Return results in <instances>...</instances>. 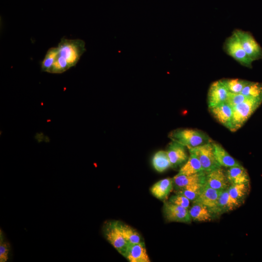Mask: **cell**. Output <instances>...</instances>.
Instances as JSON below:
<instances>
[{"label":"cell","instance_id":"26","mask_svg":"<svg viewBox=\"0 0 262 262\" xmlns=\"http://www.w3.org/2000/svg\"><path fill=\"white\" fill-rule=\"evenodd\" d=\"M57 54V47L51 48L48 50L41 63V68L42 71L50 72L55 62Z\"/></svg>","mask_w":262,"mask_h":262},{"label":"cell","instance_id":"22","mask_svg":"<svg viewBox=\"0 0 262 262\" xmlns=\"http://www.w3.org/2000/svg\"><path fill=\"white\" fill-rule=\"evenodd\" d=\"M203 171L201 164L197 158L193 153L190 155L185 164L180 168L179 173L190 175Z\"/></svg>","mask_w":262,"mask_h":262},{"label":"cell","instance_id":"31","mask_svg":"<svg viewBox=\"0 0 262 262\" xmlns=\"http://www.w3.org/2000/svg\"><path fill=\"white\" fill-rule=\"evenodd\" d=\"M168 201L172 204L188 209L190 200L184 196L176 193V195L170 197Z\"/></svg>","mask_w":262,"mask_h":262},{"label":"cell","instance_id":"19","mask_svg":"<svg viewBox=\"0 0 262 262\" xmlns=\"http://www.w3.org/2000/svg\"><path fill=\"white\" fill-rule=\"evenodd\" d=\"M213 144L215 159L220 166L229 168L241 165L220 145L213 142Z\"/></svg>","mask_w":262,"mask_h":262},{"label":"cell","instance_id":"27","mask_svg":"<svg viewBox=\"0 0 262 262\" xmlns=\"http://www.w3.org/2000/svg\"><path fill=\"white\" fill-rule=\"evenodd\" d=\"M229 92L241 93L244 87L249 81L239 79H228L221 80Z\"/></svg>","mask_w":262,"mask_h":262},{"label":"cell","instance_id":"10","mask_svg":"<svg viewBox=\"0 0 262 262\" xmlns=\"http://www.w3.org/2000/svg\"><path fill=\"white\" fill-rule=\"evenodd\" d=\"M229 91L221 80L212 83L208 94L209 108L225 102Z\"/></svg>","mask_w":262,"mask_h":262},{"label":"cell","instance_id":"20","mask_svg":"<svg viewBox=\"0 0 262 262\" xmlns=\"http://www.w3.org/2000/svg\"><path fill=\"white\" fill-rule=\"evenodd\" d=\"M226 174L230 184L250 182L247 171L241 165L229 167Z\"/></svg>","mask_w":262,"mask_h":262},{"label":"cell","instance_id":"13","mask_svg":"<svg viewBox=\"0 0 262 262\" xmlns=\"http://www.w3.org/2000/svg\"><path fill=\"white\" fill-rule=\"evenodd\" d=\"M206 174V172L204 171L190 175L178 173L172 178L173 187L178 190L194 183H205Z\"/></svg>","mask_w":262,"mask_h":262},{"label":"cell","instance_id":"21","mask_svg":"<svg viewBox=\"0 0 262 262\" xmlns=\"http://www.w3.org/2000/svg\"><path fill=\"white\" fill-rule=\"evenodd\" d=\"M250 189V182H248L230 184L228 191L230 196L241 205L248 196Z\"/></svg>","mask_w":262,"mask_h":262},{"label":"cell","instance_id":"15","mask_svg":"<svg viewBox=\"0 0 262 262\" xmlns=\"http://www.w3.org/2000/svg\"><path fill=\"white\" fill-rule=\"evenodd\" d=\"M189 212L192 220L198 222L210 221L215 216L208 207L196 200L193 201Z\"/></svg>","mask_w":262,"mask_h":262},{"label":"cell","instance_id":"29","mask_svg":"<svg viewBox=\"0 0 262 262\" xmlns=\"http://www.w3.org/2000/svg\"><path fill=\"white\" fill-rule=\"evenodd\" d=\"M10 244L6 239L4 232L0 229V262H6L9 259Z\"/></svg>","mask_w":262,"mask_h":262},{"label":"cell","instance_id":"5","mask_svg":"<svg viewBox=\"0 0 262 262\" xmlns=\"http://www.w3.org/2000/svg\"><path fill=\"white\" fill-rule=\"evenodd\" d=\"M224 49L228 55L241 65L248 68L252 67L253 61L246 52L239 38L234 32L226 40Z\"/></svg>","mask_w":262,"mask_h":262},{"label":"cell","instance_id":"8","mask_svg":"<svg viewBox=\"0 0 262 262\" xmlns=\"http://www.w3.org/2000/svg\"><path fill=\"white\" fill-rule=\"evenodd\" d=\"M163 212L166 219L169 222L190 223L192 219L188 209L165 201L164 204Z\"/></svg>","mask_w":262,"mask_h":262},{"label":"cell","instance_id":"28","mask_svg":"<svg viewBox=\"0 0 262 262\" xmlns=\"http://www.w3.org/2000/svg\"><path fill=\"white\" fill-rule=\"evenodd\" d=\"M241 93L249 97H262V83L249 81Z\"/></svg>","mask_w":262,"mask_h":262},{"label":"cell","instance_id":"9","mask_svg":"<svg viewBox=\"0 0 262 262\" xmlns=\"http://www.w3.org/2000/svg\"><path fill=\"white\" fill-rule=\"evenodd\" d=\"M205 184L220 191L228 189L230 185L226 172L221 166L206 172Z\"/></svg>","mask_w":262,"mask_h":262},{"label":"cell","instance_id":"7","mask_svg":"<svg viewBox=\"0 0 262 262\" xmlns=\"http://www.w3.org/2000/svg\"><path fill=\"white\" fill-rule=\"evenodd\" d=\"M234 32L239 38L246 52L253 61L262 59V48L250 33L241 30H236Z\"/></svg>","mask_w":262,"mask_h":262},{"label":"cell","instance_id":"18","mask_svg":"<svg viewBox=\"0 0 262 262\" xmlns=\"http://www.w3.org/2000/svg\"><path fill=\"white\" fill-rule=\"evenodd\" d=\"M173 188V180L166 178L155 183L150 188L151 194L160 200L166 199Z\"/></svg>","mask_w":262,"mask_h":262},{"label":"cell","instance_id":"3","mask_svg":"<svg viewBox=\"0 0 262 262\" xmlns=\"http://www.w3.org/2000/svg\"><path fill=\"white\" fill-rule=\"evenodd\" d=\"M168 137L172 141L186 147L188 149L212 142L204 132L195 129H177L171 131Z\"/></svg>","mask_w":262,"mask_h":262},{"label":"cell","instance_id":"17","mask_svg":"<svg viewBox=\"0 0 262 262\" xmlns=\"http://www.w3.org/2000/svg\"><path fill=\"white\" fill-rule=\"evenodd\" d=\"M241 206L229 195L228 189L223 191L218 200L215 213L217 215L232 211Z\"/></svg>","mask_w":262,"mask_h":262},{"label":"cell","instance_id":"23","mask_svg":"<svg viewBox=\"0 0 262 262\" xmlns=\"http://www.w3.org/2000/svg\"><path fill=\"white\" fill-rule=\"evenodd\" d=\"M152 164L155 169L162 172L171 167L166 151L160 150L157 152L152 159Z\"/></svg>","mask_w":262,"mask_h":262},{"label":"cell","instance_id":"12","mask_svg":"<svg viewBox=\"0 0 262 262\" xmlns=\"http://www.w3.org/2000/svg\"><path fill=\"white\" fill-rule=\"evenodd\" d=\"M222 192L213 189L204 183L198 197L195 200L208 207L216 215L215 210L219 197Z\"/></svg>","mask_w":262,"mask_h":262},{"label":"cell","instance_id":"30","mask_svg":"<svg viewBox=\"0 0 262 262\" xmlns=\"http://www.w3.org/2000/svg\"><path fill=\"white\" fill-rule=\"evenodd\" d=\"M248 97L241 93H234L229 92L225 102L232 108L237 104L246 100Z\"/></svg>","mask_w":262,"mask_h":262},{"label":"cell","instance_id":"16","mask_svg":"<svg viewBox=\"0 0 262 262\" xmlns=\"http://www.w3.org/2000/svg\"><path fill=\"white\" fill-rule=\"evenodd\" d=\"M125 257L131 262H149L144 242L137 244H128Z\"/></svg>","mask_w":262,"mask_h":262},{"label":"cell","instance_id":"14","mask_svg":"<svg viewBox=\"0 0 262 262\" xmlns=\"http://www.w3.org/2000/svg\"><path fill=\"white\" fill-rule=\"evenodd\" d=\"M214 117L221 124L229 129L232 115V108L226 102L209 107Z\"/></svg>","mask_w":262,"mask_h":262},{"label":"cell","instance_id":"4","mask_svg":"<svg viewBox=\"0 0 262 262\" xmlns=\"http://www.w3.org/2000/svg\"><path fill=\"white\" fill-rule=\"evenodd\" d=\"M102 233L106 239L120 254L125 257L128 243L121 233L119 222L113 220L105 222L103 225Z\"/></svg>","mask_w":262,"mask_h":262},{"label":"cell","instance_id":"24","mask_svg":"<svg viewBox=\"0 0 262 262\" xmlns=\"http://www.w3.org/2000/svg\"><path fill=\"white\" fill-rule=\"evenodd\" d=\"M119 227L124 238L128 244L144 242L139 233L131 227L120 222Z\"/></svg>","mask_w":262,"mask_h":262},{"label":"cell","instance_id":"11","mask_svg":"<svg viewBox=\"0 0 262 262\" xmlns=\"http://www.w3.org/2000/svg\"><path fill=\"white\" fill-rule=\"evenodd\" d=\"M185 147L173 141L169 144L166 152L172 167H177L188 160V155Z\"/></svg>","mask_w":262,"mask_h":262},{"label":"cell","instance_id":"1","mask_svg":"<svg viewBox=\"0 0 262 262\" xmlns=\"http://www.w3.org/2000/svg\"><path fill=\"white\" fill-rule=\"evenodd\" d=\"M57 47L58 54L50 73H62L76 66L86 50L85 42L79 39H68L63 37Z\"/></svg>","mask_w":262,"mask_h":262},{"label":"cell","instance_id":"6","mask_svg":"<svg viewBox=\"0 0 262 262\" xmlns=\"http://www.w3.org/2000/svg\"><path fill=\"white\" fill-rule=\"evenodd\" d=\"M189 150L197 158L204 171L209 172L220 166L215 159L213 142L189 148Z\"/></svg>","mask_w":262,"mask_h":262},{"label":"cell","instance_id":"25","mask_svg":"<svg viewBox=\"0 0 262 262\" xmlns=\"http://www.w3.org/2000/svg\"><path fill=\"white\" fill-rule=\"evenodd\" d=\"M204 184L203 183H196L189 185L176 190V193L181 194L190 201H193L198 197Z\"/></svg>","mask_w":262,"mask_h":262},{"label":"cell","instance_id":"2","mask_svg":"<svg viewBox=\"0 0 262 262\" xmlns=\"http://www.w3.org/2000/svg\"><path fill=\"white\" fill-rule=\"evenodd\" d=\"M262 97H248L243 102L232 108V115L229 130L235 131L239 129L259 107Z\"/></svg>","mask_w":262,"mask_h":262}]
</instances>
